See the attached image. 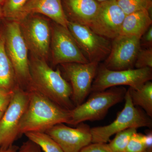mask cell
I'll return each mask as SVG.
<instances>
[{
    "instance_id": "30bf717a",
    "label": "cell",
    "mask_w": 152,
    "mask_h": 152,
    "mask_svg": "<svg viewBox=\"0 0 152 152\" xmlns=\"http://www.w3.org/2000/svg\"><path fill=\"white\" fill-rule=\"evenodd\" d=\"M50 50L52 62L54 65L89 62L68 28L55 23L51 27Z\"/></svg>"
},
{
    "instance_id": "5bb4252c",
    "label": "cell",
    "mask_w": 152,
    "mask_h": 152,
    "mask_svg": "<svg viewBox=\"0 0 152 152\" xmlns=\"http://www.w3.org/2000/svg\"><path fill=\"white\" fill-rule=\"evenodd\" d=\"M75 128L64 124L55 125L46 132L59 145L64 152H80L92 143L91 128L86 124L81 123Z\"/></svg>"
},
{
    "instance_id": "e0dca14e",
    "label": "cell",
    "mask_w": 152,
    "mask_h": 152,
    "mask_svg": "<svg viewBox=\"0 0 152 152\" xmlns=\"http://www.w3.org/2000/svg\"><path fill=\"white\" fill-rule=\"evenodd\" d=\"M149 12L143 10L126 15L119 35L134 36L141 39L152 26V19Z\"/></svg>"
},
{
    "instance_id": "836d02e7",
    "label": "cell",
    "mask_w": 152,
    "mask_h": 152,
    "mask_svg": "<svg viewBox=\"0 0 152 152\" xmlns=\"http://www.w3.org/2000/svg\"><path fill=\"white\" fill-rule=\"evenodd\" d=\"M4 112H0V119L1 118L2 116L3 115ZM0 144H1V142H0Z\"/></svg>"
},
{
    "instance_id": "3957f363",
    "label": "cell",
    "mask_w": 152,
    "mask_h": 152,
    "mask_svg": "<svg viewBox=\"0 0 152 152\" xmlns=\"http://www.w3.org/2000/svg\"><path fill=\"white\" fill-rule=\"evenodd\" d=\"M6 20L2 27H0L6 51L13 67L18 85L23 89L26 87L27 90L30 82L29 50L19 22Z\"/></svg>"
},
{
    "instance_id": "7a4b0ae2",
    "label": "cell",
    "mask_w": 152,
    "mask_h": 152,
    "mask_svg": "<svg viewBox=\"0 0 152 152\" xmlns=\"http://www.w3.org/2000/svg\"><path fill=\"white\" fill-rule=\"evenodd\" d=\"M27 91L29 101L19 126L20 135L29 132H45L58 124H69L70 110L62 107L35 91Z\"/></svg>"
},
{
    "instance_id": "83f0119b",
    "label": "cell",
    "mask_w": 152,
    "mask_h": 152,
    "mask_svg": "<svg viewBox=\"0 0 152 152\" xmlns=\"http://www.w3.org/2000/svg\"><path fill=\"white\" fill-rule=\"evenodd\" d=\"M140 45L145 48H152V26L149 28L140 39Z\"/></svg>"
},
{
    "instance_id": "d6986e66",
    "label": "cell",
    "mask_w": 152,
    "mask_h": 152,
    "mask_svg": "<svg viewBox=\"0 0 152 152\" xmlns=\"http://www.w3.org/2000/svg\"><path fill=\"white\" fill-rule=\"evenodd\" d=\"M131 99L136 107H141L150 118H152V83L146 82L138 90L129 88Z\"/></svg>"
},
{
    "instance_id": "2e32d148",
    "label": "cell",
    "mask_w": 152,
    "mask_h": 152,
    "mask_svg": "<svg viewBox=\"0 0 152 152\" xmlns=\"http://www.w3.org/2000/svg\"><path fill=\"white\" fill-rule=\"evenodd\" d=\"M68 20L89 27L99 9L96 0H63Z\"/></svg>"
},
{
    "instance_id": "8fae6325",
    "label": "cell",
    "mask_w": 152,
    "mask_h": 152,
    "mask_svg": "<svg viewBox=\"0 0 152 152\" xmlns=\"http://www.w3.org/2000/svg\"><path fill=\"white\" fill-rule=\"evenodd\" d=\"M98 63H67L61 66L72 88V100L75 107L83 103L91 92Z\"/></svg>"
},
{
    "instance_id": "4316f807",
    "label": "cell",
    "mask_w": 152,
    "mask_h": 152,
    "mask_svg": "<svg viewBox=\"0 0 152 152\" xmlns=\"http://www.w3.org/2000/svg\"><path fill=\"white\" fill-rule=\"evenodd\" d=\"M80 152H113L107 143H91Z\"/></svg>"
},
{
    "instance_id": "484cf974",
    "label": "cell",
    "mask_w": 152,
    "mask_h": 152,
    "mask_svg": "<svg viewBox=\"0 0 152 152\" xmlns=\"http://www.w3.org/2000/svg\"><path fill=\"white\" fill-rule=\"evenodd\" d=\"M14 90L0 88V112L6 110L12 99Z\"/></svg>"
},
{
    "instance_id": "1f68e13d",
    "label": "cell",
    "mask_w": 152,
    "mask_h": 152,
    "mask_svg": "<svg viewBox=\"0 0 152 152\" xmlns=\"http://www.w3.org/2000/svg\"><path fill=\"white\" fill-rule=\"evenodd\" d=\"M4 18L2 4H0V19Z\"/></svg>"
},
{
    "instance_id": "603a6c76",
    "label": "cell",
    "mask_w": 152,
    "mask_h": 152,
    "mask_svg": "<svg viewBox=\"0 0 152 152\" xmlns=\"http://www.w3.org/2000/svg\"><path fill=\"white\" fill-rule=\"evenodd\" d=\"M28 0H5L3 4V17L8 20H15Z\"/></svg>"
},
{
    "instance_id": "6da1fadb",
    "label": "cell",
    "mask_w": 152,
    "mask_h": 152,
    "mask_svg": "<svg viewBox=\"0 0 152 152\" xmlns=\"http://www.w3.org/2000/svg\"><path fill=\"white\" fill-rule=\"evenodd\" d=\"M30 82L27 89L40 93L68 110L75 107L72 100L70 84L63 77L59 69L55 70L46 61L32 55L29 58Z\"/></svg>"
},
{
    "instance_id": "277c9868",
    "label": "cell",
    "mask_w": 152,
    "mask_h": 152,
    "mask_svg": "<svg viewBox=\"0 0 152 152\" xmlns=\"http://www.w3.org/2000/svg\"><path fill=\"white\" fill-rule=\"evenodd\" d=\"M126 91L124 87L117 86L92 92L87 101L70 110L69 124L78 125L86 121L103 119L112 107L124 99Z\"/></svg>"
},
{
    "instance_id": "9a60e30c",
    "label": "cell",
    "mask_w": 152,
    "mask_h": 152,
    "mask_svg": "<svg viewBox=\"0 0 152 152\" xmlns=\"http://www.w3.org/2000/svg\"><path fill=\"white\" fill-rule=\"evenodd\" d=\"M35 14H42L56 23L67 28L69 20L61 0H28L14 20L20 21L28 16Z\"/></svg>"
},
{
    "instance_id": "8992f818",
    "label": "cell",
    "mask_w": 152,
    "mask_h": 152,
    "mask_svg": "<svg viewBox=\"0 0 152 152\" xmlns=\"http://www.w3.org/2000/svg\"><path fill=\"white\" fill-rule=\"evenodd\" d=\"M152 79V68L113 71L102 64L98 66L91 92L101 91L112 87L121 86H128L131 88L138 90Z\"/></svg>"
},
{
    "instance_id": "44dd1931",
    "label": "cell",
    "mask_w": 152,
    "mask_h": 152,
    "mask_svg": "<svg viewBox=\"0 0 152 152\" xmlns=\"http://www.w3.org/2000/svg\"><path fill=\"white\" fill-rule=\"evenodd\" d=\"M137 130V128H129L116 134L115 138L108 144L112 151L125 152L132 136Z\"/></svg>"
},
{
    "instance_id": "4dcf8cb0",
    "label": "cell",
    "mask_w": 152,
    "mask_h": 152,
    "mask_svg": "<svg viewBox=\"0 0 152 152\" xmlns=\"http://www.w3.org/2000/svg\"><path fill=\"white\" fill-rule=\"evenodd\" d=\"M0 152H21L19 149V148L15 146L12 145L7 148H0Z\"/></svg>"
},
{
    "instance_id": "f546056e",
    "label": "cell",
    "mask_w": 152,
    "mask_h": 152,
    "mask_svg": "<svg viewBox=\"0 0 152 152\" xmlns=\"http://www.w3.org/2000/svg\"><path fill=\"white\" fill-rule=\"evenodd\" d=\"M147 137L146 147L143 152H152V132L148 131L146 133Z\"/></svg>"
},
{
    "instance_id": "d4e9b609",
    "label": "cell",
    "mask_w": 152,
    "mask_h": 152,
    "mask_svg": "<svg viewBox=\"0 0 152 152\" xmlns=\"http://www.w3.org/2000/svg\"><path fill=\"white\" fill-rule=\"evenodd\" d=\"M134 68H152V48L140 49L136 58Z\"/></svg>"
},
{
    "instance_id": "d590c367",
    "label": "cell",
    "mask_w": 152,
    "mask_h": 152,
    "mask_svg": "<svg viewBox=\"0 0 152 152\" xmlns=\"http://www.w3.org/2000/svg\"><path fill=\"white\" fill-rule=\"evenodd\" d=\"M3 19H0V26H1V24L2 21Z\"/></svg>"
},
{
    "instance_id": "f1b7e54d",
    "label": "cell",
    "mask_w": 152,
    "mask_h": 152,
    "mask_svg": "<svg viewBox=\"0 0 152 152\" xmlns=\"http://www.w3.org/2000/svg\"><path fill=\"white\" fill-rule=\"evenodd\" d=\"M19 149L21 152H42L39 147L29 140L24 142Z\"/></svg>"
},
{
    "instance_id": "52a82bcc",
    "label": "cell",
    "mask_w": 152,
    "mask_h": 152,
    "mask_svg": "<svg viewBox=\"0 0 152 152\" xmlns=\"http://www.w3.org/2000/svg\"><path fill=\"white\" fill-rule=\"evenodd\" d=\"M29 101L27 90L17 86L8 106L0 119V148L13 145L20 135L19 126Z\"/></svg>"
},
{
    "instance_id": "4fadbf2b",
    "label": "cell",
    "mask_w": 152,
    "mask_h": 152,
    "mask_svg": "<svg viewBox=\"0 0 152 152\" xmlns=\"http://www.w3.org/2000/svg\"><path fill=\"white\" fill-rule=\"evenodd\" d=\"M126 15L116 0L102 2L89 27L99 35L113 39L119 35Z\"/></svg>"
},
{
    "instance_id": "7c38bea8",
    "label": "cell",
    "mask_w": 152,
    "mask_h": 152,
    "mask_svg": "<svg viewBox=\"0 0 152 152\" xmlns=\"http://www.w3.org/2000/svg\"><path fill=\"white\" fill-rule=\"evenodd\" d=\"M113 40L110 52L103 65L113 71L135 69L136 58L141 48L140 39L134 36L119 35Z\"/></svg>"
},
{
    "instance_id": "d6a6232c",
    "label": "cell",
    "mask_w": 152,
    "mask_h": 152,
    "mask_svg": "<svg viewBox=\"0 0 152 152\" xmlns=\"http://www.w3.org/2000/svg\"><path fill=\"white\" fill-rule=\"evenodd\" d=\"M99 3L105 1H108V0H96Z\"/></svg>"
},
{
    "instance_id": "9c48e42d",
    "label": "cell",
    "mask_w": 152,
    "mask_h": 152,
    "mask_svg": "<svg viewBox=\"0 0 152 152\" xmlns=\"http://www.w3.org/2000/svg\"><path fill=\"white\" fill-rule=\"evenodd\" d=\"M68 30L89 62L99 64L110 52L112 42L99 35L88 26L69 21Z\"/></svg>"
},
{
    "instance_id": "ba28073f",
    "label": "cell",
    "mask_w": 152,
    "mask_h": 152,
    "mask_svg": "<svg viewBox=\"0 0 152 152\" xmlns=\"http://www.w3.org/2000/svg\"><path fill=\"white\" fill-rule=\"evenodd\" d=\"M18 22L32 55L47 61L50 54L51 36V27L48 21L31 15Z\"/></svg>"
},
{
    "instance_id": "cb8c5ba5",
    "label": "cell",
    "mask_w": 152,
    "mask_h": 152,
    "mask_svg": "<svg viewBox=\"0 0 152 152\" xmlns=\"http://www.w3.org/2000/svg\"><path fill=\"white\" fill-rule=\"evenodd\" d=\"M146 144V134L137 132L132 136L125 152H143Z\"/></svg>"
},
{
    "instance_id": "ffe728a7",
    "label": "cell",
    "mask_w": 152,
    "mask_h": 152,
    "mask_svg": "<svg viewBox=\"0 0 152 152\" xmlns=\"http://www.w3.org/2000/svg\"><path fill=\"white\" fill-rule=\"evenodd\" d=\"M24 135L43 152H64L58 143L46 132H29Z\"/></svg>"
},
{
    "instance_id": "e575fe53",
    "label": "cell",
    "mask_w": 152,
    "mask_h": 152,
    "mask_svg": "<svg viewBox=\"0 0 152 152\" xmlns=\"http://www.w3.org/2000/svg\"><path fill=\"white\" fill-rule=\"evenodd\" d=\"M5 0H0V4H2L4 2Z\"/></svg>"
},
{
    "instance_id": "ac0fdd59",
    "label": "cell",
    "mask_w": 152,
    "mask_h": 152,
    "mask_svg": "<svg viewBox=\"0 0 152 152\" xmlns=\"http://www.w3.org/2000/svg\"><path fill=\"white\" fill-rule=\"evenodd\" d=\"M18 86L13 67L6 51L0 29V88L14 89Z\"/></svg>"
},
{
    "instance_id": "7402d4cb",
    "label": "cell",
    "mask_w": 152,
    "mask_h": 152,
    "mask_svg": "<svg viewBox=\"0 0 152 152\" xmlns=\"http://www.w3.org/2000/svg\"><path fill=\"white\" fill-rule=\"evenodd\" d=\"M125 15H129L137 11L151 10L152 0H116Z\"/></svg>"
},
{
    "instance_id": "5b68a950",
    "label": "cell",
    "mask_w": 152,
    "mask_h": 152,
    "mask_svg": "<svg viewBox=\"0 0 152 152\" xmlns=\"http://www.w3.org/2000/svg\"><path fill=\"white\" fill-rule=\"evenodd\" d=\"M124 99V109L118 114L114 121L106 126L91 128L92 143H107L112 136L129 128L151 127L152 118L133 104L129 89Z\"/></svg>"
}]
</instances>
